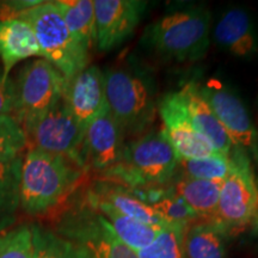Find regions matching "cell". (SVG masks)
I'll return each instance as SVG.
<instances>
[{"label": "cell", "mask_w": 258, "mask_h": 258, "mask_svg": "<svg viewBox=\"0 0 258 258\" xmlns=\"http://www.w3.org/2000/svg\"><path fill=\"white\" fill-rule=\"evenodd\" d=\"M186 227L169 226L163 228L157 238L145 249L138 251L139 258H186L184 232Z\"/></svg>", "instance_id": "obj_26"}, {"label": "cell", "mask_w": 258, "mask_h": 258, "mask_svg": "<svg viewBox=\"0 0 258 258\" xmlns=\"http://www.w3.org/2000/svg\"><path fill=\"white\" fill-rule=\"evenodd\" d=\"M28 147L27 135L12 116H0V163L22 156Z\"/></svg>", "instance_id": "obj_28"}, {"label": "cell", "mask_w": 258, "mask_h": 258, "mask_svg": "<svg viewBox=\"0 0 258 258\" xmlns=\"http://www.w3.org/2000/svg\"><path fill=\"white\" fill-rule=\"evenodd\" d=\"M109 112L122 133L140 134L154 117L153 91L143 76L124 69L104 72Z\"/></svg>", "instance_id": "obj_6"}, {"label": "cell", "mask_w": 258, "mask_h": 258, "mask_svg": "<svg viewBox=\"0 0 258 258\" xmlns=\"http://www.w3.org/2000/svg\"><path fill=\"white\" fill-rule=\"evenodd\" d=\"M123 147V133L106 108L86 125L84 141L86 170H95L98 175L109 170L120 161Z\"/></svg>", "instance_id": "obj_14"}, {"label": "cell", "mask_w": 258, "mask_h": 258, "mask_svg": "<svg viewBox=\"0 0 258 258\" xmlns=\"http://www.w3.org/2000/svg\"><path fill=\"white\" fill-rule=\"evenodd\" d=\"M215 43L232 56L249 59L258 53V38L251 16L241 8H230L213 31Z\"/></svg>", "instance_id": "obj_15"}, {"label": "cell", "mask_w": 258, "mask_h": 258, "mask_svg": "<svg viewBox=\"0 0 258 258\" xmlns=\"http://www.w3.org/2000/svg\"><path fill=\"white\" fill-rule=\"evenodd\" d=\"M22 158L0 163V233L14 225L21 208Z\"/></svg>", "instance_id": "obj_23"}, {"label": "cell", "mask_w": 258, "mask_h": 258, "mask_svg": "<svg viewBox=\"0 0 258 258\" xmlns=\"http://www.w3.org/2000/svg\"><path fill=\"white\" fill-rule=\"evenodd\" d=\"M32 258H91L82 247L42 225H31Z\"/></svg>", "instance_id": "obj_24"}, {"label": "cell", "mask_w": 258, "mask_h": 258, "mask_svg": "<svg viewBox=\"0 0 258 258\" xmlns=\"http://www.w3.org/2000/svg\"><path fill=\"white\" fill-rule=\"evenodd\" d=\"M63 76L44 59L25 62L12 77L14 110L11 116L27 129L60 101L64 89Z\"/></svg>", "instance_id": "obj_5"}, {"label": "cell", "mask_w": 258, "mask_h": 258, "mask_svg": "<svg viewBox=\"0 0 258 258\" xmlns=\"http://www.w3.org/2000/svg\"><path fill=\"white\" fill-rule=\"evenodd\" d=\"M199 88L225 128L234 148L244 152L258 166V131L240 97L214 78L208 79Z\"/></svg>", "instance_id": "obj_10"}, {"label": "cell", "mask_w": 258, "mask_h": 258, "mask_svg": "<svg viewBox=\"0 0 258 258\" xmlns=\"http://www.w3.org/2000/svg\"><path fill=\"white\" fill-rule=\"evenodd\" d=\"M53 4L59 10L74 40L90 53L96 44L93 0H55Z\"/></svg>", "instance_id": "obj_21"}, {"label": "cell", "mask_w": 258, "mask_h": 258, "mask_svg": "<svg viewBox=\"0 0 258 258\" xmlns=\"http://www.w3.org/2000/svg\"><path fill=\"white\" fill-rule=\"evenodd\" d=\"M84 173L66 158L29 148L22 158L21 209L30 217L56 211L78 188Z\"/></svg>", "instance_id": "obj_1"}, {"label": "cell", "mask_w": 258, "mask_h": 258, "mask_svg": "<svg viewBox=\"0 0 258 258\" xmlns=\"http://www.w3.org/2000/svg\"><path fill=\"white\" fill-rule=\"evenodd\" d=\"M0 258H32L31 226L21 225L0 233Z\"/></svg>", "instance_id": "obj_29"}, {"label": "cell", "mask_w": 258, "mask_h": 258, "mask_svg": "<svg viewBox=\"0 0 258 258\" xmlns=\"http://www.w3.org/2000/svg\"><path fill=\"white\" fill-rule=\"evenodd\" d=\"M232 169L222 183L214 224L222 231L243 230L258 215V186L249 157L234 148Z\"/></svg>", "instance_id": "obj_8"}, {"label": "cell", "mask_w": 258, "mask_h": 258, "mask_svg": "<svg viewBox=\"0 0 258 258\" xmlns=\"http://www.w3.org/2000/svg\"><path fill=\"white\" fill-rule=\"evenodd\" d=\"M62 98L74 118L86 128L108 108L104 72L98 66L89 64L73 78L66 80Z\"/></svg>", "instance_id": "obj_13"}, {"label": "cell", "mask_w": 258, "mask_h": 258, "mask_svg": "<svg viewBox=\"0 0 258 258\" xmlns=\"http://www.w3.org/2000/svg\"><path fill=\"white\" fill-rule=\"evenodd\" d=\"M146 6L140 0H93L97 48L109 51L121 46L140 23Z\"/></svg>", "instance_id": "obj_12"}, {"label": "cell", "mask_w": 258, "mask_h": 258, "mask_svg": "<svg viewBox=\"0 0 258 258\" xmlns=\"http://www.w3.org/2000/svg\"><path fill=\"white\" fill-rule=\"evenodd\" d=\"M86 195L106 202L121 214L143 222L145 225L156 226L160 228L170 226L159 217V214L154 211L150 203L137 198L134 194L124 189V186L116 183L102 179L96 180L89 188Z\"/></svg>", "instance_id": "obj_18"}, {"label": "cell", "mask_w": 258, "mask_h": 258, "mask_svg": "<svg viewBox=\"0 0 258 258\" xmlns=\"http://www.w3.org/2000/svg\"><path fill=\"white\" fill-rule=\"evenodd\" d=\"M18 18L31 25L41 47L42 57L53 64L64 80L73 78L89 66L90 53L74 40L53 2H42Z\"/></svg>", "instance_id": "obj_4"}, {"label": "cell", "mask_w": 258, "mask_h": 258, "mask_svg": "<svg viewBox=\"0 0 258 258\" xmlns=\"http://www.w3.org/2000/svg\"><path fill=\"white\" fill-rule=\"evenodd\" d=\"M178 92L196 131L212 145L218 153L231 156L232 151L234 150L233 143L207 101L203 98L198 84H186Z\"/></svg>", "instance_id": "obj_16"}, {"label": "cell", "mask_w": 258, "mask_h": 258, "mask_svg": "<svg viewBox=\"0 0 258 258\" xmlns=\"http://www.w3.org/2000/svg\"><path fill=\"white\" fill-rule=\"evenodd\" d=\"M178 163L163 132L152 131L124 145L120 161L99 173V179L132 188H157L172 178Z\"/></svg>", "instance_id": "obj_3"}, {"label": "cell", "mask_w": 258, "mask_h": 258, "mask_svg": "<svg viewBox=\"0 0 258 258\" xmlns=\"http://www.w3.org/2000/svg\"><path fill=\"white\" fill-rule=\"evenodd\" d=\"M186 258H226L224 231L214 222H194L185 228Z\"/></svg>", "instance_id": "obj_22"}, {"label": "cell", "mask_w": 258, "mask_h": 258, "mask_svg": "<svg viewBox=\"0 0 258 258\" xmlns=\"http://www.w3.org/2000/svg\"><path fill=\"white\" fill-rule=\"evenodd\" d=\"M91 258H139L122 243L104 218L86 203L63 212L53 230Z\"/></svg>", "instance_id": "obj_7"}, {"label": "cell", "mask_w": 258, "mask_h": 258, "mask_svg": "<svg viewBox=\"0 0 258 258\" xmlns=\"http://www.w3.org/2000/svg\"><path fill=\"white\" fill-rule=\"evenodd\" d=\"M85 203L92 209H95L96 212H98L109 222L112 231L120 238L122 243L131 247L132 250H134L135 252L148 246L156 239L159 232L163 230L160 227L145 225L143 222L125 217L106 202L90 198L88 195H86Z\"/></svg>", "instance_id": "obj_19"}, {"label": "cell", "mask_w": 258, "mask_h": 258, "mask_svg": "<svg viewBox=\"0 0 258 258\" xmlns=\"http://www.w3.org/2000/svg\"><path fill=\"white\" fill-rule=\"evenodd\" d=\"M178 169L182 170L184 177L188 178L224 182L232 169V158L214 153L194 159H179Z\"/></svg>", "instance_id": "obj_25"}, {"label": "cell", "mask_w": 258, "mask_h": 258, "mask_svg": "<svg viewBox=\"0 0 258 258\" xmlns=\"http://www.w3.org/2000/svg\"><path fill=\"white\" fill-rule=\"evenodd\" d=\"M144 41L164 60H201L211 44V12L206 6L176 10L151 24Z\"/></svg>", "instance_id": "obj_2"}, {"label": "cell", "mask_w": 258, "mask_h": 258, "mask_svg": "<svg viewBox=\"0 0 258 258\" xmlns=\"http://www.w3.org/2000/svg\"><path fill=\"white\" fill-rule=\"evenodd\" d=\"M12 110H14L12 77H6L0 66V116H11Z\"/></svg>", "instance_id": "obj_30"}, {"label": "cell", "mask_w": 258, "mask_h": 258, "mask_svg": "<svg viewBox=\"0 0 258 258\" xmlns=\"http://www.w3.org/2000/svg\"><path fill=\"white\" fill-rule=\"evenodd\" d=\"M151 206L159 214V217L170 226L188 227L189 225L200 220L199 215L175 192L160 198L151 203Z\"/></svg>", "instance_id": "obj_27"}, {"label": "cell", "mask_w": 258, "mask_h": 258, "mask_svg": "<svg viewBox=\"0 0 258 258\" xmlns=\"http://www.w3.org/2000/svg\"><path fill=\"white\" fill-rule=\"evenodd\" d=\"M34 56H42V50L31 25L18 17L0 21V62L5 76Z\"/></svg>", "instance_id": "obj_17"}, {"label": "cell", "mask_w": 258, "mask_h": 258, "mask_svg": "<svg viewBox=\"0 0 258 258\" xmlns=\"http://www.w3.org/2000/svg\"><path fill=\"white\" fill-rule=\"evenodd\" d=\"M163 133L178 159L211 156L218 153L211 144L194 127L179 92L164 96L158 105Z\"/></svg>", "instance_id": "obj_11"}, {"label": "cell", "mask_w": 258, "mask_h": 258, "mask_svg": "<svg viewBox=\"0 0 258 258\" xmlns=\"http://www.w3.org/2000/svg\"><path fill=\"white\" fill-rule=\"evenodd\" d=\"M222 183L219 180L195 179L183 177L175 185V194L179 196L203 221L215 219Z\"/></svg>", "instance_id": "obj_20"}, {"label": "cell", "mask_w": 258, "mask_h": 258, "mask_svg": "<svg viewBox=\"0 0 258 258\" xmlns=\"http://www.w3.org/2000/svg\"><path fill=\"white\" fill-rule=\"evenodd\" d=\"M85 127L71 114L63 98L47 114L24 129L29 148L61 156L86 172L84 141Z\"/></svg>", "instance_id": "obj_9"}]
</instances>
